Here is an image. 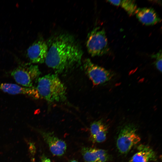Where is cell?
<instances>
[{
	"instance_id": "6da1fadb",
	"label": "cell",
	"mask_w": 162,
	"mask_h": 162,
	"mask_svg": "<svg viewBox=\"0 0 162 162\" xmlns=\"http://www.w3.org/2000/svg\"><path fill=\"white\" fill-rule=\"evenodd\" d=\"M47 44L48 51L45 62L57 73L81 64L83 52L72 36L60 34L52 37Z\"/></svg>"
},
{
	"instance_id": "7a4b0ae2",
	"label": "cell",
	"mask_w": 162,
	"mask_h": 162,
	"mask_svg": "<svg viewBox=\"0 0 162 162\" xmlns=\"http://www.w3.org/2000/svg\"><path fill=\"white\" fill-rule=\"evenodd\" d=\"M36 87L40 97L50 102H62L66 98V88L57 74H49L37 80Z\"/></svg>"
},
{
	"instance_id": "3957f363",
	"label": "cell",
	"mask_w": 162,
	"mask_h": 162,
	"mask_svg": "<svg viewBox=\"0 0 162 162\" xmlns=\"http://www.w3.org/2000/svg\"><path fill=\"white\" fill-rule=\"evenodd\" d=\"M86 47L92 57L102 56L109 52L108 40L104 28L95 27L88 34Z\"/></svg>"
},
{
	"instance_id": "277c9868",
	"label": "cell",
	"mask_w": 162,
	"mask_h": 162,
	"mask_svg": "<svg viewBox=\"0 0 162 162\" xmlns=\"http://www.w3.org/2000/svg\"><path fill=\"white\" fill-rule=\"evenodd\" d=\"M41 74L37 65L25 64L18 66L10 72L11 76L16 82L24 87H33Z\"/></svg>"
},
{
	"instance_id": "5b68a950",
	"label": "cell",
	"mask_w": 162,
	"mask_h": 162,
	"mask_svg": "<svg viewBox=\"0 0 162 162\" xmlns=\"http://www.w3.org/2000/svg\"><path fill=\"white\" fill-rule=\"evenodd\" d=\"M140 140V137L137 134L134 126L127 124L124 126L120 132L116 141L117 147L121 153L125 154Z\"/></svg>"
},
{
	"instance_id": "8992f818",
	"label": "cell",
	"mask_w": 162,
	"mask_h": 162,
	"mask_svg": "<svg viewBox=\"0 0 162 162\" xmlns=\"http://www.w3.org/2000/svg\"><path fill=\"white\" fill-rule=\"evenodd\" d=\"M83 67L86 74L94 85L105 84L114 75L113 72L94 64L89 58L84 60Z\"/></svg>"
},
{
	"instance_id": "52a82bcc",
	"label": "cell",
	"mask_w": 162,
	"mask_h": 162,
	"mask_svg": "<svg viewBox=\"0 0 162 162\" xmlns=\"http://www.w3.org/2000/svg\"><path fill=\"white\" fill-rule=\"evenodd\" d=\"M48 51L47 43L44 40L36 41L27 50V56L33 63H42L45 61Z\"/></svg>"
},
{
	"instance_id": "ba28073f",
	"label": "cell",
	"mask_w": 162,
	"mask_h": 162,
	"mask_svg": "<svg viewBox=\"0 0 162 162\" xmlns=\"http://www.w3.org/2000/svg\"><path fill=\"white\" fill-rule=\"evenodd\" d=\"M39 132L53 155L61 156L65 153L67 146L64 141L59 139L52 132L43 131Z\"/></svg>"
},
{
	"instance_id": "9c48e42d",
	"label": "cell",
	"mask_w": 162,
	"mask_h": 162,
	"mask_svg": "<svg viewBox=\"0 0 162 162\" xmlns=\"http://www.w3.org/2000/svg\"><path fill=\"white\" fill-rule=\"evenodd\" d=\"M0 90L12 94H23L35 99L40 98L36 87L34 86L27 88L14 83H2L0 84Z\"/></svg>"
},
{
	"instance_id": "30bf717a",
	"label": "cell",
	"mask_w": 162,
	"mask_h": 162,
	"mask_svg": "<svg viewBox=\"0 0 162 162\" xmlns=\"http://www.w3.org/2000/svg\"><path fill=\"white\" fill-rule=\"evenodd\" d=\"M135 14L139 20L146 26L153 25L161 21V18L152 8H138L137 9Z\"/></svg>"
},
{
	"instance_id": "8fae6325",
	"label": "cell",
	"mask_w": 162,
	"mask_h": 162,
	"mask_svg": "<svg viewBox=\"0 0 162 162\" xmlns=\"http://www.w3.org/2000/svg\"><path fill=\"white\" fill-rule=\"evenodd\" d=\"M81 152L86 162H107L108 159L107 152L103 149L84 147Z\"/></svg>"
},
{
	"instance_id": "7c38bea8",
	"label": "cell",
	"mask_w": 162,
	"mask_h": 162,
	"mask_svg": "<svg viewBox=\"0 0 162 162\" xmlns=\"http://www.w3.org/2000/svg\"><path fill=\"white\" fill-rule=\"evenodd\" d=\"M108 128L107 125L102 120L92 122L90 126V137L94 142L101 143L106 140Z\"/></svg>"
},
{
	"instance_id": "4fadbf2b",
	"label": "cell",
	"mask_w": 162,
	"mask_h": 162,
	"mask_svg": "<svg viewBox=\"0 0 162 162\" xmlns=\"http://www.w3.org/2000/svg\"><path fill=\"white\" fill-rule=\"evenodd\" d=\"M137 149V152L131 157L129 162H150L156 160V154L149 146L141 144Z\"/></svg>"
},
{
	"instance_id": "5bb4252c",
	"label": "cell",
	"mask_w": 162,
	"mask_h": 162,
	"mask_svg": "<svg viewBox=\"0 0 162 162\" xmlns=\"http://www.w3.org/2000/svg\"><path fill=\"white\" fill-rule=\"evenodd\" d=\"M119 6L123 8L130 16L135 14L137 9L135 1L134 0H120Z\"/></svg>"
},
{
	"instance_id": "9a60e30c",
	"label": "cell",
	"mask_w": 162,
	"mask_h": 162,
	"mask_svg": "<svg viewBox=\"0 0 162 162\" xmlns=\"http://www.w3.org/2000/svg\"><path fill=\"white\" fill-rule=\"evenodd\" d=\"M152 58H155V61L154 64L157 68L160 73L162 72V50H160L159 51L155 54L151 55Z\"/></svg>"
},
{
	"instance_id": "2e32d148",
	"label": "cell",
	"mask_w": 162,
	"mask_h": 162,
	"mask_svg": "<svg viewBox=\"0 0 162 162\" xmlns=\"http://www.w3.org/2000/svg\"><path fill=\"white\" fill-rule=\"evenodd\" d=\"M41 162H52L50 159L45 155L43 156L41 159Z\"/></svg>"
},
{
	"instance_id": "e0dca14e",
	"label": "cell",
	"mask_w": 162,
	"mask_h": 162,
	"mask_svg": "<svg viewBox=\"0 0 162 162\" xmlns=\"http://www.w3.org/2000/svg\"><path fill=\"white\" fill-rule=\"evenodd\" d=\"M70 162H78L75 160H71Z\"/></svg>"
}]
</instances>
